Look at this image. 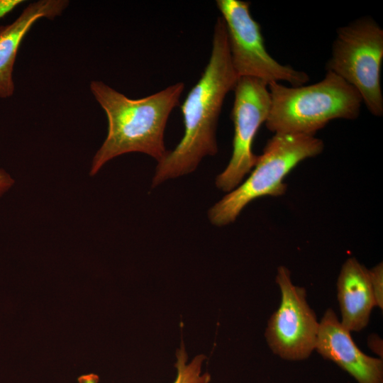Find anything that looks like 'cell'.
Masks as SVG:
<instances>
[{"label": "cell", "mask_w": 383, "mask_h": 383, "mask_svg": "<svg viewBox=\"0 0 383 383\" xmlns=\"http://www.w3.org/2000/svg\"><path fill=\"white\" fill-rule=\"evenodd\" d=\"M275 281L281 300L267 321L266 342L271 351L282 360H306L315 351L319 321L308 303L306 289L293 283L287 267H277Z\"/></svg>", "instance_id": "obj_7"}, {"label": "cell", "mask_w": 383, "mask_h": 383, "mask_svg": "<svg viewBox=\"0 0 383 383\" xmlns=\"http://www.w3.org/2000/svg\"><path fill=\"white\" fill-rule=\"evenodd\" d=\"M315 351L336 364L357 383H383V359L364 353L331 308L319 321Z\"/></svg>", "instance_id": "obj_9"}, {"label": "cell", "mask_w": 383, "mask_h": 383, "mask_svg": "<svg viewBox=\"0 0 383 383\" xmlns=\"http://www.w3.org/2000/svg\"><path fill=\"white\" fill-rule=\"evenodd\" d=\"M24 2L23 0H0V19Z\"/></svg>", "instance_id": "obj_15"}, {"label": "cell", "mask_w": 383, "mask_h": 383, "mask_svg": "<svg viewBox=\"0 0 383 383\" xmlns=\"http://www.w3.org/2000/svg\"><path fill=\"white\" fill-rule=\"evenodd\" d=\"M370 283L376 307L383 309V265L379 262L369 270Z\"/></svg>", "instance_id": "obj_13"}, {"label": "cell", "mask_w": 383, "mask_h": 383, "mask_svg": "<svg viewBox=\"0 0 383 383\" xmlns=\"http://www.w3.org/2000/svg\"><path fill=\"white\" fill-rule=\"evenodd\" d=\"M216 5L226 25L231 61L238 78H256L267 84L287 82L292 87L309 81L305 72L280 64L268 53L260 26L250 13V2L217 0Z\"/></svg>", "instance_id": "obj_6"}, {"label": "cell", "mask_w": 383, "mask_h": 383, "mask_svg": "<svg viewBox=\"0 0 383 383\" xmlns=\"http://www.w3.org/2000/svg\"><path fill=\"white\" fill-rule=\"evenodd\" d=\"M177 377L173 383H209L211 377L207 372L201 373V367L206 356L196 355L190 362H187L188 356L184 346H182L176 353Z\"/></svg>", "instance_id": "obj_12"}, {"label": "cell", "mask_w": 383, "mask_h": 383, "mask_svg": "<svg viewBox=\"0 0 383 383\" xmlns=\"http://www.w3.org/2000/svg\"><path fill=\"white\" fill-rule=\"evenodd\" d=\"M268 89L271 106L265 124L274 133L315 135L334 119L357 118L362 104L359 92L331 71L313 84L272 82Z\"/></svg>", "instance_id": "obj_3"}, {"label": "cell", "mask_w": 383, "mask_h": 383, "mask_svg": "<svg viewBox=\"0 0 383 383\" xmlns=\"http://www.w3.org/2000/svg\"><path fill=\"white\" fill-rule=\"evenodd\" d=\"M69 5L67 0H40L29 4L12 23L0 26V98L11 96L15 91L13 71L23 38L40 18L59 16Z\"/></svg>", "instance_id": "obj_10"}, {"label": "cell", "mask_w": 383, "mask_h": 383, "mask_svg": "<svg viewBox=\"0 0 383 383\" xmlns=\"http://www.w3.org/2000/svg\"><path fill=\"white\" fill-rule=\"evenodd\" d=\"M382 60L383 30L365 16L338 28L326 64V70L353 86L368 111L377 117L383 115Z\"/></svg>", "instance_id": "obj_5"}, {"label": "cell", "mask_w": 383, "mask_h": 383, "mask_svg": "<svg viewBox=\"0 0 383 383\" xmlns=\"http://www.w3.org/2000/svg\"><path fill=\"white\" fill-rule=\"evenodd\" d=\"M14 181L4 170H0V196L13 185Z\"/></svg>", "instance_id": "obj_16"}, {"label": "cell", "mask_w": 383, "mask_h": 383, "mask_svg": "<svg viewBox=\"0 0 383 383\" xmlns=\"http://www.w3.org/2000/svg\"><path fill=\"white\" fill-rule=\"evenodd\" d=\"M99 377L94 374H89L79 377L78 378L79 383H98Z\"/></svg>", "instance_id": "obj_17"}, {"label": "cell", "mask_w": 383, "mask_h": 383, "mask_svg": "<svg viewBox=\"0 0 383 383\" xmlns=\"http://www.w3.org/2000/svg\"><path fill=\"white\" fill-rule=\"evenodd\" d=\"M367 346L379 358L383 359V340L377 333H371L367 337Z\"/></svg>", "instance_id": "obj_14"}, {"label": "cell", "mask_w": 383, "mask_h": 383, "mask_svg": "<svg viewBox=\"0 0 383 383\" xmlns=\"http://www.w3.org/2000/svg\"><path fill=\"white\" fill-rule=\"evenodd\" d=\"M184 84L177 82L148 96L133 99L101 81H92L90 90L105 111L107 136L95 154L90 174L110 160L138 152L157 162L167 155L164 133L169 116L178 104Z\"/></svg>", "instance_id": "obj_2"}, {"label": "cell", "mask_w": 383, "mask_h": 383, "mask_svg": "<svg viewBox=\"0 0 383 383\" xmlns=\"http://www.w3.org/2000/svg\"><path fill=\"white\" fill-rule=\"evenodd\" d=\"M233 91V152L227 166L216 179V187L228 193L236 188L255 166L257 155L252 152L253 140L267 121L271 106L268 84L259 79L239 77Z\"/></svg>", "instance_id": "obj_8"}, {"label": "cell", "mask_w": 383, "mask_h": 383, "mask_svg": "<svg viewBox=\"0 0 383 383\" xmlns=\"http://www.w3.org/2000/svg\"><path fill=\"white\" fill-rule=\"evenodd\" d=\"M336 286L340 323L351 333L362 331L376 307L369 270L355 257H350L340 268Z\"/></svg>", "instance_id": "obj_11"}, {"label": "cell", "mask_w": 383, "mask_h": 383, "mask_svg": "<svg viewBox=\"0 0 383 383\" xmlns=\"http://www.w3.org/2000/svg\"><path fill=\"white\" fill-rule=\"evenodd\" d=\"M323 141L315 135L296 133H274L249 177L225 195L209 211V218L216 226L233 223L243 209L258 198L280 196L287 191L284 180L303 160L320 155Z\"/></svg>", "instance_id": "obj_4"}, {"label": "cell", "mask_w": 383, "mask_h": 383, "mask_svg": "<svg viewBox=\"0 0 383 383\" xmlns=\"http://www.w3.org/2000/svg\"><path fill=\"white\" fill-rule=\"evenodd\" d=\"M238 77L231 64L223 19L213 29L208 64L181 106L184 132L176 148L158 162L152 186L193 172L201 159L218 151L216 127L224 99Z\"/></svg>", "instance_id": "obj_1"}]
</instances>
